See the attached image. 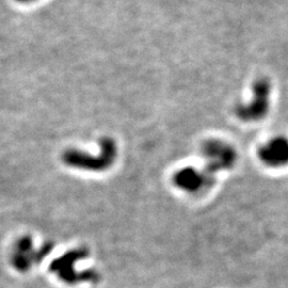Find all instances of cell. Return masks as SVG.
<instances>
[{
	"label": "cell",
	"mask_w": 288,
	"mask_h": 288,
	"mask_svg": "<svg viewBox=\"0 0 288 288\" xmlns=\"http://www.w3.org/2000/svg\"><path fill=\"white\" fill-rule=\"evenodd\" d=\"M117 143L111 138H102L100 140V153L92 155L76 149L66 150L62 154V161L67 166L79 170L101 172L108 170L117 159Z\"/></svg>",
	"instance_id": "1"
},
{
	"label": "cell",
	"mask_w": 288,
	"mask_h": 288,
	"mask_svg": "<svg viewBox=\"0 0 288 288\" xmlns=\"http://www.w3.org/2000/svg\"><path fill=\"white\" fill-rule=\"evenodd\" d=\"M17 2H21V3H29V2H33L35 0H16Z\"/></svg>",
	"instance_id": "8"
},
{
	"label": "cell",
	"mask_w": 288,
	"mask_h": 288,
	"mask_svg": "<svg viewBox=\"0 0 288 288\" xmlns=\"http://www.w3.org/2000/svg\"><path fill=\"white\" fill-rule=\"evenodd\" d=\"M258 157L261 162L270 168H283L288 165V138L274 137L262 145Z\"/></svg>",
	"instance_id": "7"
},
{
	"label": "cell",
	"mask_w": 288,
	"mask_h": 288,
	"mask_svg": "<svg viewBox=\"0 0 288 288\" xmlns=\"http://www.w3.org/2000/svg\"><path fill=\"white\" fill-rule=\"evenodd\" d=\"M89 251L87 248L72 249L61 255L54 261H51L49 266V271L56 274L64 283L68 285H76L82 282H92L97 283L100 280V275L95 270H85L77 271L75 266L78 261L88 257Z\"/></svg>",
	"instance_id": "2"
},
{
	"label": "cell",
	"mask_w": 288,
	"mask_h": 288,
	"mask_svg": "<svg viewBox=\"0 0 288 288\" xmlns=\"http://www.w3.org/2000/svg\"><path fill=\"white\" fill-rule=\"evenodd\" d=\"M272 83L268 78H258L253 82L252 97L247 102H240L235 108L237 118L243 122H257L270 111Z\"/></svg>",
	"instance_id": "3"
},
{
	"label": "cell",
	"mask_w": 288,
	"mask_h": 288,
	"mask_svg": "<svg viewBox=\"0 0 288 288\" xmlns=\"http://www.w3.org/2000/svg\"><path fill=\"white\" fill-rule=\"evenodd\" d=\"M54 243L46 242L38 249H34L33 240L30 236H24L19 238L11 255V264L19 272L28 271L35 264H40L51 252Z\"/></svg>",
	"instance_id": "5"
},
{
	"label": "cell",
	"mask_w": 288,
	"mask_h": 288,
	"mask_svg": "<svg viewBox=\"0 0 288 288\" xmlns=\"http://www.w3.org/2000/svg\"><path fill=\"white\" fill-rule=\"evenodd\" d=\"M216 175L211 174L206 169H197L193 166H186L178 170L173 182L181 190L192 194H198L210 189L215 184Z\"/></svg>",
	"instance_id": "6"
},
{
	"label": "cell",
	"mask_w": 288,
	"mask_h": 288,
	"mask_svg": "<svg viewBox=\"0 0 288 288\" xmlns=\"http://www.w3.org/2000/svg\"><path fill=\"white\" fill-rule=\"evenodd\" d=\"M202 156L205 169L214 175L233 169L238 157L233 145L219 139L206 141L202 147Z\"/></svg>",
	"instance_id": "4"
}]
</instances>
